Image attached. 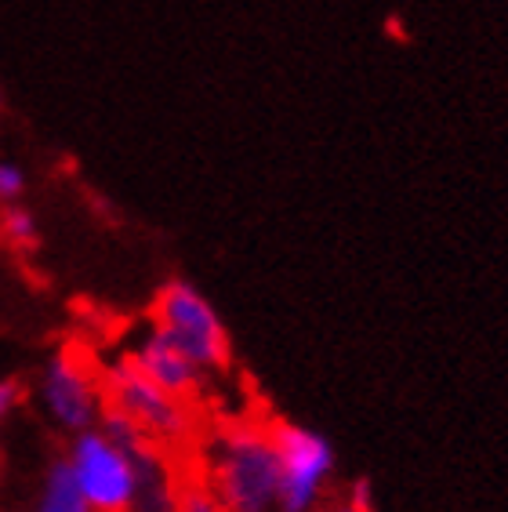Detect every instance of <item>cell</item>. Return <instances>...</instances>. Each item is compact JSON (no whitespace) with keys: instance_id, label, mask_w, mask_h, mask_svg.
<instances>
[{"instance_id":"obj_13","label":"cell","mask_w":508,"mask_h":512,"mask_svg":"<svg viewBox=\"0 0 508 512\" xmlns=\"http://www.w3.org/2000/svg\"><path fill=\"white\" fill-rule=\"evenodd\" d=\"M19 404H22V382H15V378L0 382V418L11 414Z\"/></svg>"},{"instance_id":"obj_3","label":"cell","mask_w":508,"mask_h":512,"mask_svg":"<svg viewBox=\"0 0 508 512\" xmlns=\"http://www.w3.org/2000/svg\"><path fill=\"white\" fill-rule=\"evenodd\" d=\"M149 324L157 327L186 360H193L204 375L225 371L233 364V345H229L222 316L200 295V287H193L189 280H167L160 287Z\"/></svg>"},{"instance_id":"obj_10","label":"cell","mask_w":508,"mask_h":512,"mask_svg":"<svg viewBox=\"0 0 508 512\" xmlns=\"http://www.w3.org/2000/svg\"><path fill=\"white\" fill-rule=\"evenodd\" d=\"M178 512H225L218 505V498L204 487V480L193 473V480L186 483V491H182V502H178Z\"/></svg>"},{"instance_id":"obj_4","label":"cell","mask_w":508,"mask_h":512,"mask_svg":"<svg viewBox=\"0 0 508 512\" xmlns=\"http://www.w3.org/2000/svg\"><path fill=\"white\" fill-rule=\"evenodd\" d=\"M269 436L276 447V465H280V494H276V512H316L327 502V487L338 469L334 444L309 425L273 418Z\"/></svg>"},{"instance_id":"obj_6","label":"cell","mask_w":508,"mask_h":512,"mask_svg":"<svg viewBox=\"0 0 508 512\" xmlns=\"http://www.w3.org/2000/svg\"><path fill=\"white\" fill-rule=\"evenodd\" d=\"M66 465L91 512H127L135 491V465L98 425L73 436Z\"/></svg>"},{"instance_id":"obj_15","label":"cell","mask_w":508,"mask_h":512,"mask_svg":"<svg viewBox=\"0 0 508 512\" xmlns=\"http://www.w3.org/2000/svg\"><path fill=\"white\" fill-rule=\"evenodd\" d=\"M0 109H4V91H0Z\"/></svg>"},{"instance_id":"obj_9","label":"cell","mask_w":508,"mask_h":512,"mask_svg":"<svg viewBox=\"0 0 508 512\" xmlns=\"http://www.w3.org/2000/svg\"><path fill=\"white\" fill-rule=\"evenodd\" d=\"M0 237L8 240L15 251H33V247L40 244L37 218H33L22 204L0 207Z\"/></svg>"},{"instance_id":"obj_12","label":"cell","mask_w":508,"mask_h":512,"mask_svg":"<svg viewBox=\"0 0 508 512\" xmlns=\"http://www.w3.org/2000/svg\"><path fill=\"white\" fill-rule=\"evenodd\" d=\"M342 502H345V505H352V509H356V512H374V491H371V480H367V476H360V480H352Z\"/></svg>"},{"instance_id":"obj_11","label":"cell","mask_w":508,"mask_h":512,"mask_svg":"<svg viewBox=\"0 0 508 512\" xmlns=\"http://www.w3.org/2000/svg\"><path fill=\"white\" fill-rule=\"evenodd\" d=\"M22 189H26V175H22L19 164L0 160V207L15 204V200L22 197Z\"/></svg>"},{"instance_id":"obj_14","label":"cell","mask_w":508,"mask_h":512,"mask_svg":"<svg viewBox=\"0 0 508 512\" xmlns=\"http://www.w3.org/2000/svg\"><path fill=\"white\" fill-rule=\"evenodd\" d=\"M316 512H356L352 505H345V502H323Z\"/></svg>"},{"instance_id":"obj_7","label":"cell","mask_w":508,"mask_h":512,"mask_svg":"<svg viewBox=\"0 0 508 512\" xmlns=\"http://www.w3.org/2000/svg\"><path fill=\"white\" fill-rule=\"evenodd\" d=\"M127 356H131V364H135L149 382H157L160 389H167L171 396H182V400L200 404V389H204L207 375L193 360H186V356L178 353L175 345L167 342L153 324L138 335V342L131 345Z\"/></svg>"},{"instance_id":"obj_8","label":"cell","mask_w":508,"mask_h":512,"mask_svg":"<svg viewBox=\"0 0 508 512\" xmlns=\"http://www.w3.org/2000/svg\"><path fill=\"white\" fill-rule=\"evenodd\" d=\"M33 512H91V505L84 502V494L77 491V483L69 476L66 458H59V462L48 469Z\"/></svg>"},{"instance_id":"obj_5","label":"cell","mask_w":508,"mask_h":512,"mask_svg":"<svg viewBox=\"0 0 508 512\" xmlns=\"http://www.w3.org/2000/svg\"><path fill=\"white\" fill-rule=\"evenodd\" d=\"M40 404L55 418L59 429L73 436L98 425V414L106 407L102 367L84 345L69 342L55 349V356L44 364V375H40Z\"/></svg>"},{"instance_id":"obj_1","label":"cell","mask_w":508,"mask_h":512,"mask_svg":"<svg viewBox=\"0 0 508 512\" xmlns=\"http://www.w3.org/2000/svg\"><path fill=\"white\" fill-rule=\"evenodd\" d=\"M193 465L225 512H276L280 465L269 422L225 418L215 429L207 425L193 451Z\"/></svg>"},{"instance_id":"obj_2","label":"cell","mask_w":508,"mask_h":512,"mask_svg":"<svg viewBox=\"0 0 508 512\" xmlns=\"http://www.w3.org/2000/svg\"><path fill=\"white\" fill-rule=\"evenodd\" d=\"M102 396L106 407L127 414L153 444L167 447L175 454H193L200 436H204V411L193 400L171 396L157 382H149L131 356L120 353L109 364H102Z\"/></svg>"}]
</instances>
